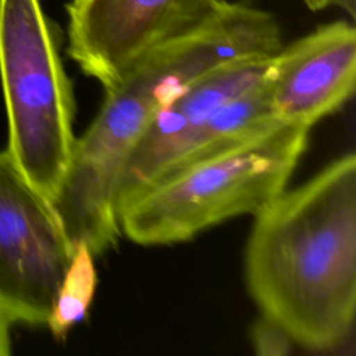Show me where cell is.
<instances>
[{"mask_svg":"<svg viewBox=\"0 0 356 356\" xmlns=\"http://www.w3.org/2000/svg\"><path fill=\"white\" fill-rule=\"evenodd\" d=\"M254 217L245 282L295 345L332 352L356 316V156L345 153Z\"/></svg>","mask_w":356,"mask_h":356,"instance_id":"obj_1","label":"cell"},{"mask_svg":"<svg viewBox=\"0 0 356 356\" xmlns=\"http://www.w3.org/2000/svg\"><path fill=\"white\" fill-rule=\"evenodd\" d=\"M224 60L222 43L211 29L188 26L149 47L104 90L103 104L76 138L68 172L50 203L72 248L85 242L100 256L117 245L115 186L128 154L159 110Z\"/></svg>","mask_w":356,"mask_h":356,"instance_id":"obj_2","label":"cell"},{"mask_svg":"<svg viewBox=\"0 0 356 356\" xmlns=\"http://www.w3.org/2000/svg\"><path fill=\"white\" fill-rule=\"evenodd\" d=\"M309 132L278 121L163 174L120 209L121 236L142 246L171 245L256 216L286 189Z\"/></svg>","mask_w":356,"mask_h":356,"instance_id":"obj_3","label":"cell"},{"mask_svg":"<svg viewBox=\"0 0 356 356\" xmlns=\"http://www.w3.org/2000/svg\"><path fill=\"white\" fill-rule=\"evenodd\" d=\"M0 81L7 152L50 204L74 157L75 97L39 0H0Z\"/></svg>","mask_w":356,"mask_h":356,"instance_id":"obj_4","label":"cell"},{"mask_svg":"<svg viewBox=\"0 0 356 356\" xmlns=\"http://www.w3.org/2000/svg\"><path fill=\"white\" fill-rule=\"evenodd\" d=\"M72 254L50 204L0 152V309L15 323L46 325Z\"/></svg>","mask_w":356,"mask_h":356,"instance_id":"obj_5","label":"cell"},{"mask_svg":"<svg viewBox=\"0 0 356 356\" xmlns=\"http://www.w3.org/2000/svg\"><path fill=\"white\" fill-rule=\"evenodd\" d=\"M224 0H72L68 56L106 89L149 47L196 22Z\"/></svg>","mask_w":356,"mask_h":356,"instance_id":"obj_6","label":"cell"},{"mask_svg":"<svg viewBox=\"0 0 356 356\" xmlns=\"http://www.w3.org/2000/svg\"><path fill=\"white\" fill-rule=\"evenodd\" d=\"M273 56L225 64L191 83L156 113L121 168L115 186L117 216L124 204L168 168L186 139L216 110L267 78Z\"/></svg>","mask_w":356,"mask_h":356,"instance_id":"obj_7","label":"cell"},{"mask_svg":"<svg viewBox=\"0 0 356 356\" xmlns=\"http://www.w3.org/2000/svg\"><path fill=\"white\" fill-rule=\"evenodd\" d=\"M356 29L335 21L282 46L271 58L268 89L281 121L312 128L353 95Z\"/></svg>","mask_w":356,"mask_h":356,"instance_id":"obj_8","label":"cell"},{"mask_svg":"<svg viewBox=\"0 0 356 356\" xmlns=\"http://www.w3.org/2000/svg\"><path fill=\"white\" fill-rule=\"evenodd\" d=\"M96 286L97 273L95 254L85 242H78L72 248L71 259L60 281L46 321L54 338H65V335L86 317Z\"/></svg>","mask_w":356,"mask_h":356,"instance_id":"obj_9","label":"cell"},{"mask_svg":"<svg viewBox=\"0 0 356 356\" xmlns=\"http://www.w3.org/2000/svg\"><path fill=\"white\" fill-rule=\"evenodd\" d=\"M249 339L259 356H285L296 346L291 335L277 321L263 314L252 324Z\"/></svg>","mask_w":356,"mask_h":356,"instance_id":"obj_10","label":"cell"},{"mask_svg":"<svg viewBox=\"0 0 356 356\" xmlns=\"http://www.w3.org/2000/svg\"><path fill=\"white\" fill-rule=\"evenodd\" d=\"M305 4L313 11H321L328 7H337L355 17L356 13V0H303Z\"/></svg>","mask_w":356,"mask_h":356,"instance_id":"obj_11","label":"cell"},{"mask_svg":"<svg viewBox=\"0 0 356 356\" xmlns=\"http://www.w3.org/2000/svg\"><path fill=\"white\" fill-rule=\"evenodd\" d=\"M14 321L0 309V356L11 355V325Z\"/></svg>","mask_w":356,"mask_h":356,"instance_id":"obj_12","label":"cell"}]
</instances>
